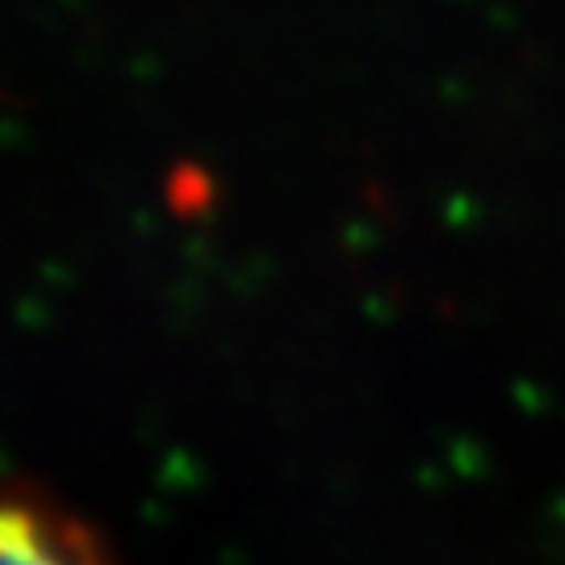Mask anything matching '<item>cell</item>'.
Returning a JSON list of instances; mask_svg holds the SVG:
<instances>
[{"mask_svg":"<svg viewBox=\"0 0 565 565\" xmlns=\"http://www.w3.org/2000/svg\"><path fill=\"white\" fill-rule=\"evenodd\" d=\"M0 565H109L93 527L39 486H9L0 511Z\"/></svg>","mask_w":565,"mask_h":565,"instance_id":"6da1fadb","label":"cell"}]
</instances>
